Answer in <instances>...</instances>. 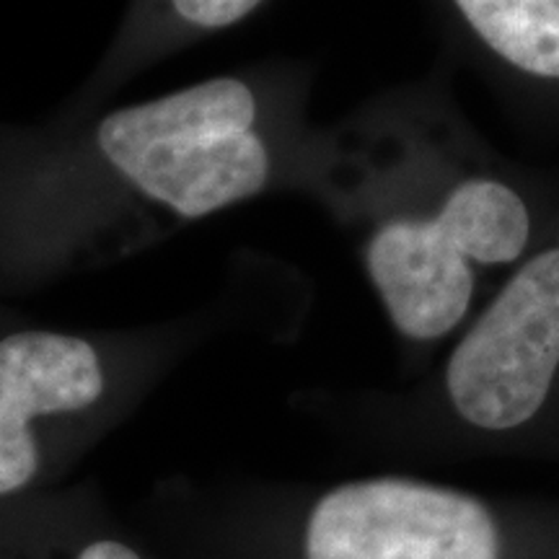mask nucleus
<instances>
[{
  "mask_svg": "<svg viewBox=\"0 0 559 559\" xmlns=\"http://www.w3.org/2000/svg\"><path fill=\"white\" fill-rule=\"evenodd\" d=\"M174 559H559V500L407 472L166 489Z\"/></svg>",
  "mask_w": 559,
  "mask_h": 559,
  "instance_id": "obj_3",
  "label": "nucleus"
},
{
  "mask_svg": "<svg viewBox=\"0 0 559 559\" xmlns=\"http://www.w3.org/2000/svg\"><path fill=\"white\" fill-rule=\"evenodd\" d=\"M179 337L107 345L50 330L0 340V498L37 479V419H102L148 383Z\"/></svg>",
  "mask_w": 559,
  "mask_h": 559,
  "instance_id": "obj_5",
  "label": "nucleus"
},
{
  "mask_svg": "<svg viewBox=\"0 0 559 559\" xmlns=\"http://www.w3.org/2000/svg\"><path fill=\"white\" fill-rule=\"evenodd\" d=\"M317 83L311 62L270 60L107 111L83 156L94 226L194 223L251 200H306L321 151Z\"/></svg>",
  "mask_w": 559,
  "mask_h": 559,
  "instance_id": "obj_4",
  "label": "nucleus"
},
{
  "mask_svg": "<svg viewBox=\"0 0 559 559\" xmlns=\"http://www.w3.org/2000/svg\"><path fill=\"white\" fill-rule=\"evenodd\" d=\"M306 202L353 243L400 355L425 373L559 221V166L508 156L456 94L451 62L321 122Z\"/></svg>",
  "mask_w": 559,
  "mask_h": 559,
  "instance_id": "obj_1",
  "label": "nucleus"
},
{
  "mask_svg": "<svg viewBox=\"0 0 559 559\" xmlns=\"http://www.w3.org/2000/svg\"><path fill=\"white\" fill-rule=\"evenodd\" d=\"M288 407L370 464H559V221L417 379L304 386Z\"/></svg>",
  "mask_w": 559,
  "mask_h": 559,
  "instance_id": "obj_2",
  "label": "nucleus"
},
{
  "mask_svg": "<svg viewBox=\"0 0 559 559\" xmlns=\"http://www.w3.org/2000/svg\"><path fill=\"white\" fill-rule=\"evenodd\" d=\"M264 0H166L169 16L185 34H213L249 19Z\"/></svg>",
  "mask_w": 559,
  "mask_h": 559,
  "instance_id": "obj_6",
  "label": "nucleus"
},
{
  "mask_svg": "<svg viewBox=\"0 0 559 559\" xmlns=\"http://www.w3.org/2000/svg\"><path fill=\"white\" fill-rule=\"evenodd\" d=\"M70 559H156L148 549L140 547L132 536L122 531L109 528L107 523H96L75 544Z\"/></svg>",
  "mask_w": 559,
  "mask_h": 559,
  "instance_id": "obj_7",
  "label": "nucleus"
}]
</instances>
